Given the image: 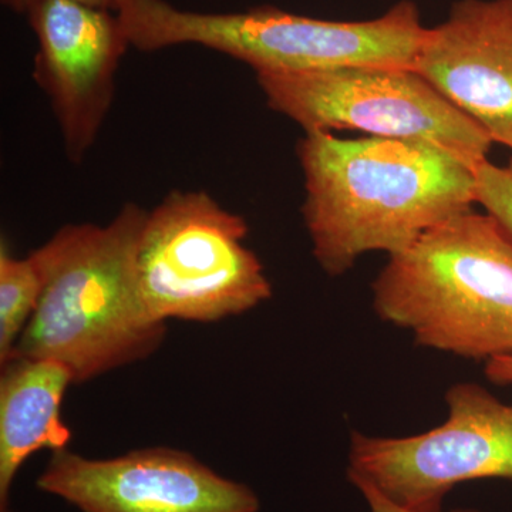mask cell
Returning a JSON list of instances; mask_svg holds the SVG:
<instances>
[{
	"label": "cell",
	"instance_id": "13",
	"mask_svg": "<svg viewBox=\"0 0 512 512\" xmlns=\"http://www.w3.org/2000/svg\"><path fill=\"white\" fill-rule=\"evenodd\" d=\"M476 202L512 237V170L484 161L474 170Z\"/></svg>",
	"mask_w": 512,
	"mask_h": 512
},
{
	"label": "cell",
	"instance_id": "14",
	"mask_svg": "<svg viewBox=\"0 0 512 512\" xmlns=\"http://www.w3.org/2000/svg\"><path fill=\"white\" fill-rule=\"evenodd\" d=\"M357 490L365 497L367 505H369L370 512H416L409 510V508L402 507L394 501L390 500L383 493H380L377 488L366 481H352ZM453 512H481L477 510H456Z\"/></svg>",
	"mask_w": 512,
	"mask_h": 512
},
{
	"label": "cell",
	"instance_id": "5",
	"mask_svg": "<svg viewBox=\"0 0 512 512\" xmlns=\"http://www.w3.org/2000/svg\"><path fill=\"white\" fill-rule=\"evenodd\" d=\"M247 220L208 192L174 190L148 211L138 241V289L158 322L214 323L272 298Z\"/></svg>",
	"mask_w": 512,
	"mask_h": 512
},
{
	"label": "cell",
	"instance_id": "6",
	"mask_svg": "<svg viewBox=\"0 0 512 512\" xmlns=\"http://www.w3.org/2000/svg\"><path fill=\"white\" fill-rule=\"evenodd\" d=\"M269 109L305 133L356 130L369 137L421 141L476 168L491 138L414 69L348 67L305 73H255Z\"/></svg>",
	"mask_w": 512,
	"mask_h": 512
},
{
	"label": "cell",
	"instance_id": "18",
	"mask_svg": "<svg viewBox=\"0 0 512 512\" xmlns=\"http://www.w3.org/2000/svg\"><path fill=\"white\" fill-rule=\"evenodd\" d=\"M0 512H15L10 508V505H3V507H0Z\"/></svg>",
	"mask_w": 512,
	"mask_h": 512
},
{
	"label": "cell",
	"instance_id": "16",
	"mask_svg": "<svg viewBox=\"0 0 512 512\" xmlns=\"http://www.w3.org/2000/svg\"><path fill=\"white\" fill-rule=\"evenodd\" d=\"M2 3L13 12L28 15L33 6L36 5L37 0H2Z\"/></svg>",
	"mask_w": 512,
	"mask_h": 512
},
{
	"label": "cell",
	"instance_id": "4",
	"mask_svg": "<svg viewBox=\"0 0 512 512\" xmlns=\"http://www.w3.org/2000/svg\"><path fill=\"white\" fill-rule=\"evenodd\" d=\"M116 13L130 46L140 52L207 47L247 63L255 73L414 69L427 33L419 9L409 0L362 22L308 18L274 6L197 12L168 0H117Z\"/></svg>",
	"mask_w": 512,
	"mask_h": 512
},
{
	"label": "cell",
	"instance_id": "9",
	"mask_svg": "<svg viewBox=\"0 0 512 512\" xmlns=\"http://www.w3.org/2000/svg\"><path fill=\"white\" fill-rule=\"evenodd\" d=\"M26 16L37 39L33 77L52 106L64 153L82 163L109 116L130 42L116 12L72 0H37Z\"/></svg>",
	"mask_w": 512,
	"mask_h": 512
},
{
	"label": "cell",
	"instance_id": "7",
	"mask_svg": "<svg viewBox=\"0 0 512 512\" xmlns=\"http://www.w3.org/2000/svg\"><path fill=\"white\" fill-rule=\"evenodd\" d=\"M447 419L409 437H372L353 431L348 478L366 481L402 507L443 512L458 484L512 480V404L478 383L453 384Z\"/></svg>",
	"mask_w": 512,
	"mask_h": 512
},
{
	"label": "cell",
	"instance_id": "2",
	"mask_svg": "<svg viewBox=\"0 0 512 512\" xmlns=\"http://www.w3.org/2000/svg\"><path fill=\"white\" fill-rule=\"evenodd\" d=\"M147 215L126 202L109 224L64 225L32 252L45 286L12 356L56 360L83 384L163 346L167 323L148 313L137 282Z\"/></svg>",
	"mask_w": 512,
	"mask_h": 512
},
{
	"label": "cell",
	"instance_id": "10",
	"mask_svg": "<svg viewBox=\"0 0 512 512\" xmlns=\"http://www.w3.org/2000/svg\"><path fill=\"white\" fill-rule=\"evenodd\" d=\"M414 70L512 150V0H458L427 29Z\"/></svg>",
	"mask_w": 512,
	"mask_h": 512
},
{
	"label": "cell",
	"instance_id": "8",
	"mask_svg": "<svg viewBox=\"0 0 512 512\" xmlns=\"http://www.w3.org/2000/svg\"><path fill=\"white\" fill-rule=\"evenodd\" d=\"M82 512H259L247 484L215 473L187 451L147 447L110 458L55 451L36 481Z\"/></svg>",
	"mask_w": 512,
	"mask_h": 512
},
{
	"label": "cell",
	"instance_id": "15",
	"mask_svg": "<svg viewBox=\"0 0 512 512\" xmlns=\"http://www.w3.org/2000/svg\"><path fill=\"white\" fill-rule=\"evenodd\" d=\"M484 373L491 383L501 386L512 384V355L488 360L485 362Z\"/></svg>",
	"mask_w": 512,
	"mask_h": 512
},
{
	"label": "cell",
	"instance_id": "12",
	"mask_svg": "<svg viewBox=\"0 0 512 512\" xmlns=\"http://www.w3.org/2000/svg\"><path fill=\"white\" fill-rule=\"evenodd\" d=\"M43 286L45 279L35 256L15 258L3 239L0 247V363L12 356L39 305Z\"/></svg>",
	"mask_w": 512,
	"mask_h": 512
},
{
	"label": "cell",
	"instance_id": "1",
	"mask_svg": "<svg viewBox=\"0 0 512 512\" xmlns=\"http://www.w3.org/2000/svg\"><path fill=\"white\" fill-rule=\"evenodd\" d=\"M296 151L303 222L329 276L345 275L369 252L409 248L476 202L474 168L433 144L313 131Z\"/></svg>",
	"mask_w": 512,
	"mask_h": 512
},
{
	"label": "cell",
	"instance_id": "11",
	"mask_svg": "<svg viewBox=\"0 0 512 512\" xmlns=\"http://www.w3.org/2000/svg\"><path fill=\"white\" fill-rule=\"evenodd\" d=\"M73 376L52 359L12 356L0 363V507L9 505L10 488L37 451L64 450L72 431L62 406Z\"/></svg>",
	"mask_w": 512,
	"mask_h": 512
},
{
	"label": "cell",
	"instance_id": "17",
	"mask_svg": "<svg viewBox=\"0 0 512 512\" xmlns=\"http://www.w3.org/2000/svg\"><path fill=\"white\" fill-rule=\"evenodd\" d=\"M72 2L94 9L110 10V12H116L117 9V0H72Z\"/></svg>",
	"mask_w": 512,
	"mask_h": 512
},
{
	"label": "cell",
	"instance_id": "3",
	"mask_svg": "<svg viewBox=\"0 0 512 512\" xmlns=\"http://www.w3.org/2000/svg\"><path fill=\"white\" fill-rule=\"evenodd\" d=\"M372 293L376 315L423 348L512 355V237L490 214L463 212L389 255Z\"/></svg>",
	"mask_w": 512,
	"mask_h": 512
},
{
	"label": "cell",
	"instance_id": "19",
	"mask_svg": "<svg viewBox=\"0 0 512 512\" xmlns=\"http://www.w3.org/2000/svg\"><path fill=\"white\" fill-rule=\"evenodd\" d=\"M510 168H511V170H512V160H511Z\"/></svg>",
	"mask_w": 512,
	"mask_h": 512
}]
</instances>
